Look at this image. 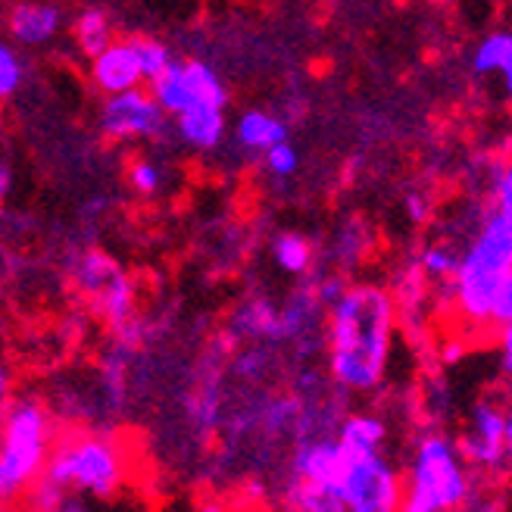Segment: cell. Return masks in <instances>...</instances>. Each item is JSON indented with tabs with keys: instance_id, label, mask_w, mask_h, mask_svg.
<instances>
[{
	"instance_id": "obj_1",
	"label": "cell",
	"mask_w": 512,
	"mask_h": 512,
	"mask_svg": "<svg viewBox=\"0 0 512 512\" xmlns=\"http://www.w3.org/2000/svg\"><path fill=\"white\" fill-rule=\"evenodd\" d=\"M325 366L344 394H372L388 375L397 341V300L375 281H356L325 310Z\"/></svg>"
},
{
	"instance_id": "obj_2",
	"label": "cell",
	"mask_w": 512,
	"mask_h": 512,
	"mask_svg": "<svg viewBox=\"0 0 512 512\" xmlns=\"http://www.w3.org/2000/svg\"><path fill=\"white\" fill-rule=\"evenodd\" d=\"M57 441L54 416L38 397L19 394L7 400L0 425V500L22 506L47 475Z\"/></svg>"
},
{
	"instance_id": "obj_3",
	"label": "cell",
	"mask_w": 512,
	"mask_h": 512,
	"mask_svg": "<svg viewBox=\"0 0 512 512\" xmlns=\"http://www.w3.org/2000/svg\"><path fill=\"white\" fill-rule=\"evenodd\" d=\"M44 478L69 497L110 503L132 478V456L113 434L69 431L57 441Z\"/></svg>"
},
{
	"instance_id": "obj_4",
	"label": "cell",
	"mask_w": 512,
	"mask_h": 512,
	"mask_svg": "<svg viewBox=\"0 0 512 512\" xmlns=\"http://www.w3.org/2000/svg\"><path fill=\"white\" fill-rule=\"evenodd\" d=\"M509 272L512 228L497 213H484L472 238L463 244V260H459V272L447 294L459 319L475 328L494 325V303Z\"/></svg>"
},
{
	"instance_id": "obj_5",
	"label": "cell",
	"mask_w": 512,
	"mask_h": 512,
	"mask_svg": "<svg viewBox=\"0 0 512 512\" xmlns=\"http://www.w3.org/2000/svg\"><path fill=\"white\" fill-rule=\"evenodd\" d=\"M469 459L441 431L416 438L403 469V512H456L472 494Z\"/></svg>"
},
{
	"instance_id": "obj_6",
	"label": "cell",
	"mask_w": 512,
	"mask_h": 512,
	"mask_svg": "<svg viewBox=\"0 0 512 512\" xmlns=\"http://www.w3.org/2000/svg\"><path fill=\"white\" fill-rule=\"evenodd\" d=\"M341 444V441H338ZM338 497L347 512H403V472L384 450H347Z\"/></svg>"
},
{
	"instance_id": "obj_7",
	"label": "cell",
	"mask_w": 512,
	"mask_h": 512,
	"mask_svg": "<svg viewBox=\"0 0 512 512\" xmlns=\"http://www.w3.org/2000/svg\"><path fill=\"white\" fill-rule=\"evenodd\" d=\"M97 128L110 141L119 144H141L157 141L169 128V113L160 107V100L144 88L110 94L100 100L97 110Z\"/></svg>"
},
{
	"instance_id": "obj_8",
	"label": "cell",
	"mask_w": 512,
	"mask_h": 512,
	"mask_svg": "<svg viewBox=\"0 0 512 512\" xmlns=\"http://www.w3.org/2000/svg\"><path fill=\"white\" fill-rule=\"evenodd\" d=\"M150 94L175 119L191 107H228V88L222 75L203 60H175L157 82H150Z\"/></svg>"
},
{
	"instance_id": "obj_9",
	"label": "cell",
	"mask_w": 512,
	"mask_h": 512,
	"mask_svg": "<svg viewBox=\"0 0 512 512\" xmlns=\"http://www.w3.org/2000/svg\"><path fill=\"white\" fill-rule=\"evenodd\" d=\"M459 447H463L472 469H500L509 463V409L506 400L484 397L469 409V419L459 431Z\"/></svg>"
},
{
	"instance_id": "obj_10",
	"label": "cell",
	"mask_w": 512,
	"mask_h": 512,
	"mask_svg": "<svg viewBox=\"0 0 512 512\" xmlns=\"http://www.w3.org/2000/svg\"><path fill=\"white\" fill-rule=\"evenodd\" d=\"M75 285H79L91 303L97 306L100 316H107L113 325H122L135 310V291L119 266L110 256L88 250L79 263H75Z\"/></svg>"
},
{
	"instance_id": "obj_11",
	"label": "cell",
	"mask_w": 512,
	"mask_h": 512,
	"mask_svg": "<svg viewBox=\"0 0 512 512\" xmlns=\"http://www.w3.org/2000/svg\"><path fill=\"white\" fill-rule=\"evenodd\" d=\"M88 75H91V85L104 97L141 88L147 82V75H144V66L138 60L135 38H116L104 54L91 57Z\"/></svg>"
},
{
	"instance_id": "obj_12",
	"label": "cell",
	"mask_w": 512,
	"mask_h": 512,
	"mask_svg": "<svg viewBox=\"0 0 512 512\" xmlns=\"http://www.w3.org/2000/svg\"><path fill=\"white\" fill-rule=\"evenodd\" d=\"M63 29V10L54 0H13L7 7V32L16 47H47Z\"/></svg>"
},
{
	"instance_id": "obj_13",
	"label": "cell",
	"mask_w": 512,
	"mask_h": 512,
	"mask_svg": "<svg viewBox=\"0 0 512 512\" xmlns=\"http://www.w3.org/2000/svg\"><path fill=\"white\" fill-rule=\"evenodd\" d=\"M175 138L182 141L191 150H216L225 141L228 122H225V110L222 107H191L185 113H178L172 119Z\"/></svg>"
},
{
	"instance_id": "obj_14",
	"label": "cell",
	"mask_w": 512,
	"mask_h": 512,
	"mask_svg": "<svg viewBox=\"0 0 512 512\" xmlns=\"http://www.w3.org/2000/svg\"><path fill=\"white\" fill-rule=\"evenodd\" d=\"M235 141L247 153H269L275 144L288 141V122L269 110H244L235 122Z\"/></svg>"
},
{
	"instance_id": "obj_15",
	"label": "cell",
	"mask_w": 512,
	"mask_h": 512,
	"mask_svg": "<svg viewBox=\"0 0 512 512\" xmlns=\"http://www.w3.org/2000/svg\"><path fill=\"white\" fill-rule=\"evenodd\" d=\"M472 72L478 79L497 75L503 94L512 100V32H491L472 50Z\"/></svg>"
},
{
	"instance_id": "obj_16",
	"label": "cell",
	"mask_w": 512,
	"mask_h": 512,
	"mask_svg": "<svg viewBox=\"0 0 512 512\" xmlns=\"http://www.w3.org/2000/svg\"><path fill=\"white\" fill-rule=\"evenodd\" d=\"M232 328L238 338H250V341H278L285 338V322H281V310L272 306L263 297H253L247 303H241L235 316H232Z\"/></svg>"
},
{
	"instance_id": "obj_17",
	"label": "cell",
	"mask_w": 512,
	"mask_h": 512,
	"mask_svg": "<svg viewBox=\"0 0 512 512\" xmlns=\"http://www.w3.org/2000/svg\"><path fill=\"white\" fill-rule=\"evenodd\" d=\"M72 41L75 47L82 50L85 57H97L104 54V50L116 41V32H113V16L104 10V7H82L79 13H75L72 19Z\"/></svg>"
},
{
	"instance_id": "obj_18",
	"label": "cell",
	"mask_w": 512,
	"mask_h": 512,
	"mask_svg": "<svg viewBox=\"0 0 512 512\" xmlns=\"http://www.w3.org/2000/svg\"><path fill=\"white\" fill-rule=\"evenodd\" d=\"M459 260H463V247L450 238H438L428 241L419 253V269L428 278V285L441 288L444 294H450V285L459 272Z\"/></svg>"
},
{
	"instance_id": "obj_19",
	"label": "cell",
	"mask_w": 512,
	"mask_h": 512,
	"mask_svg": "<svg viewBox=\"0 0 512 512\" xmlns=\"http://www.w3.org/2000/svg\"><path fill=\"white\" fill-rule=\"evenodd\" d=\"M272 260L281 272L288 275H306L316 263L313 241L300 232H278L272 238Z\"/></svg>"
},
{
	"instance_id": "obj_20",
	"label": "cell",
	"mask_w": 512,
	"mask_h": 512,
	"mask_svg": "<svg viewBox=\"0 0 512 512\" xmlns=\"http://www.w3.org/2000/svg\"><path fill=\"white\" fill-rule=\"evenodd\" d=\"M285 506L288 512H347L338 494L300 488V484H288L285 488Z\"/></svg>"
},
{
	"instance_id": "obj_21",
	"label": "cell",
	"mask_w": 512,
	"mask_h": 512,
	"mask_svg": "<svg viewBox=\"0 0 512 512\" xmlns=\"http://www.w3.org/2000/svg\"><path fill=\"white\" fill-rule=\"evenodd\" d=\"M135 50H138V60L144 66V75H147V85L157 82L160 75L175 63L169 44H163L160 38H147V35H135Z\"/></svg>"
},
{
	"instance_id": "obj_22",
	"label": "cell",
	"mask_w": 512,
	"mask_h": 512,
	"mask_svg": "<svg viewBox=\"0 0 512 512\" xmlns=\"http://www.w3.org/2000/svg\"><path fill=\"white\" fill-rule=\"evenodd\" d=\"M128 185H132L141 197H153L160 194L166 185V169L160 160L153 157H135L132 166H128Z\"/></svg>"
},
{
	"instance_id": "obj_23",
	"label": "cell",
	"mask_w": 512,
	"mask_h": 512,
	"mask_svg": "<svg viewBox=\"0 0 512 512\" xmlns=\"http://www.w3.org/2000/svg\"><path fill=\"white\" fill-rule=\"evenodd\" d=\"M491 200L494 207L491 213H497L509 228H512V153L494 166V175H491Z\"/></svg>"
},
{
	"instance_id": "obj_24",
	"label": "cell",
	"mask_w": 512,
	"mask_h": 512,
	"mask_svg": "<svg viewBox=\"0 0 512 512\" xmlns=\"http://www.w3.org/2000/svg\"><path fill=\"white\" fill-rule=\"evenodd\" d=\"M25 82V63L19 57V50L10 44H0V97L10 100L19 94Z\"/></svg>"
},
{
	"instance_id": "obj_25",
	"label": "cell",
	"mask_w": 512,
	"mask_h": 512,
	"mask_svg": "<svg viewBox=\"0 0 512 512\" xmlns=\"http://www.w3.org/2000/svg\"><path fill=\"white\" fill-rule=\"evenodd\" d=\"M366 244H369L366 225L363 222H347V225H341V232L335 238V253L341 256L347 266H353L356 260H363Z\"/></svg>"
},
{
	"instance_id": "obj_26",
	"label": "cell",
	"mask_w": 512,
	"mask_h": 512,
	"mask_svg": "<svg viewBox=\"0 0 512 512\" xmlns=\"http://www.w3.org/2000/svg\"><path fill=\"white\" fill-rule=\"evenodd\" d=\"M263 166H266V172L272 178H281V182H285V178L297 175V169H300V153H297V147L291 141H281L269 153H263Z\"/></svg>"
},
{
	"instance_id": "obj_27",
	"label": "cell",
	"mask_w": 512,
	"mask_h": 512,
	"mask_svg": "<svg viewBox=\"0 0 512 512\" xmlns=\"http://www.w3.org/2000/svg\"><path fill=\"white\" fill-rule=\"evenodd\" d=\"M497 363L506 378H512V322L497 328Z\"/></svg>"
},
{
	"instance_id": "obj_28",
	"label": "cell",
	"mask_w": 512,
	"mask_h": 512,
	"mask_svg": "<svg viewBox=\"0 0 512 512\" xmlns=\"http://www.w3.org/2000/svg\"><path fill=\"white\" fill-rule=\"evenodd\" d=\"M512 322V272L509 278L503 281V288L497 294V303H494V325H509Z\"/></svg>"
},
{
	"instance_id": "obj_29",
	"label": "cell",
	"mask_w": 512,
	"mask_h": 512,
	"mask_svg": "<svg viewBox=\"0 0 512 512\" xmlns=\"http://www.w3.org/2000/svg\"><path fill=\"white\" fill-rule=\"evenodd\" d=\"M406 216L413 219V222H425L431 216V203L425 194H409L406 197Z\"/></svg>"
},
{
	"instance_id": "obj_30",
	"label": "cell",
	"mask_w": 512,
	"mask_h": 512,
	"mask_svg": "<svg viewBox=\"0 0 512 512\" xmlns=\"http://www.w3.org/2000/svg\"><path fill=\"white\" fill-rule=\"evenodd\" d=\"M44 512H94V506H91V500H85V497H63V500H57L50 509H44Z\"/></svg>"
},
{
	"instance_id": "obj_31",
	"label": "cell",
	"mask_w": 512,
	"mask_h": 512,
	"mask_svg": "<svg viewBox=\"0 0 512 512\" xmlns=\"http://www.w3.org/2000/svg\"><path fill=\"white\" fill-rule=\"evenodd\" d=\"M194 512H228V506L219 503V500H203Z\"/></svg>"
},
{
	"instance_id": "obj_32",
	"label": "cell",
	"mask_w": 512,
	"mask_h": 512,
	"mask_svg": "<svg viewBox=\"0 0 512 512\" xmlns=\"http://www.w3.org/2000/svg\"><path fill=\"white\" fill-rule=\"evenodd\" d=\"M506 409H509V463H512V388H509V397H506Z\"/></svg>"
}]
</instances>
